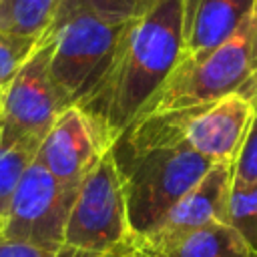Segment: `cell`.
<instances>
[{"instance_id":"6da1fadb","label":"cell","mask_w":257,"mask_h":257,"mask_svg":"<svg viewBox=\"0 0 257 257\" xmlns=\"http://www.w3.org/2000/svg\"><path fill=\"white\" fill-rule=\"evenodd\" d=\"M181 58L183 0H153L128 24L102 90L84 108L110 149L147 112Z\"/></svg>"},{"instance_id":"7a4b0ae2","label":"cell","mask_w":257,"mask_h":257,"mask_svg":"<svg viewBox=\"0 0 257 257\" xmlns=\"http://www.w3.org/2000/svg\"><path fill=\"white\" fill-rule=\"evenodd\" d=\"M253 118V102L235 92L205 106L147 114L128 137L133 155L159 147H189L213 163H235Z\"/></svg>"},{"instance_id":"3957f363","label":"cell","mask_w":257,"mask_h":257,"mask_svg":"<svg viewBox=\"0 0 257 257\" xmlns=\"http://www.w3.org/2000/svg\"><path fill=\"white\" fill-rule=\"evenodd\" d=\"M133 20L76 14L56 30L50 74L66 106L88 108L102 90Z\"/></svg>"},{"instance_id":"277c9868","label":"cell","mask_w":257,"mask_h":257,"mask_svg":"<svg viewBox=\"0 0 257 257\" xmlns=\"http://www.w3.org/2000/svg\"><path fill=\"white\" fill-rule=\"evenodd\" d=\"M215 163L189 147L135 153L124 173L128 225L135 241L151 233Z\"/></svg>"},{"instance_id":"5b68a950","label":"cell","mask_w":257,"mask_h":257,"mask_svg":"<svg viewBox=\"0 0 257 257\" xmlns=\"http://www.w3.org/2000/svg\"><path fill=\"white\" fill-rule=\"evenodd\" d=\"M64 243L90 253H116L137 247L128 225L124 173L114 149L106 151L78 185Z\"/></svg>"},{"instance_id":"8992f818","label":"cell","mask_w":257,"mask_h":257,"mask_svg":"<svg viewBox=\"0 0 257 257\" xmlns=\"http://www.w3.org/2000/svg\"><path fill=\"white\" fill-rule=\"evenodd\" d=\"M251 72L253 32L249 18L233 38L215 50L197 58H181L179 66L173 70L143 116L205 106L229 94L241 92L249 82Z\"/></svg>"},{"instance_id":"52a82bcc","label":"cell","mask_w":257,"mask_h":257,"mask_svg":"<svg viewBox=\"0 0 257 257\" xmlns=\"http://www.w3.org/2000/svg\"><path fill=\"white\" fill-rule=\"evenodd\" d=\"M52 48L54 36L42 34L22 68L0 90V145L40 147L58 114L68 108L50 74Z\"/></svg>"},{"instance_id":"ba28073f","label":"cell","mask_w":257,"mask_h":257,"mask_svg":"<svg viewBox=\"0 0 257 257\" xmlns=\"http://www.w3.org/2000/svg\"><path fill=\"white\" fill-rule=\"evenodd\" d=\"M78 187H70L32 161L22 173L2 217L0 237L48 251L64 247L66 223Z\"/></svg>"},{"instance_id":"9c48e42d","label":"cell","mask_w":257,"mask_h":257,"mask_svg":"<svg viewBox=\"0 0 257 257\" xmlns=\"http://www.w3.org/2000/svg\"><path fill=\"white\" fill-rule=\"evenodd\" d=\"M231 187L233 163H215L207 175L169 211V215L151 233L137 241V249L145 253H159L195 231L227 223Z\"/></svg>"},{"instance_id":"30bf717a","label":"cell","mask_w":257,"mask_h":257,"mask_svg":"<svg viewBox=\"0 0 257 257\" xmlns=\"http://www.w3.org/2000/svg\"><path fill=\"white\" fill-rule=\"evenodd\" d=\"M106 151L110 147L94 118L80 106H68L42 139L34 161L58 181L78 187Z\"/></svg>"},{"instance_id":"8fae6325","label":"cell","mask_w":257,"mask_h":257,"mask_svg":"<svg viewBox=\"0 0 257 257\" xmlns=\"http://www.w3.org/2000/svg\"><path fill=\"white\" fill-rule=\"evenodd\" d=\"M257 0H183V58L203 56L233 38Z\"/></svg>"},{"instance_id":"7c38bea8","label":"cell","mask_w":257,"mask_h":257,"mask_svg":"<svg viewBox=\"0 0 257 257\" xmlns=\"http://www.w3.org/2000/svg\"><path fill=\"white\" fill-rule=\"evenodd\" d=\"M153 257H253V249L227 223L211 225L187 235L175 245L149 253Z\"/></svg>"},{"instance_id":"4fadbf2b","label":"cell","mask_w":257,"mask_h":257,"mask_svg":"<svg viewBox=\"0 0 257 257\" xmlns=\"http://www.w3.org/2000/svg\"><path fill=\"white\" fill-rule=\"evenodd\" d=\"M58 0H4L0 6V30L40 38L56 10Z\"/></svg>"},{"instance_id":"5bb4252c","label":"cell","mask_w":257,"mask_h":257,"mask_svg":"<svg viewBox=\"0 0 257 257\" xmlns=\"http://www.w3.org/2000/svg\"><path fill=\"white\" fill-rule=\"evenodd\" d=\"M153 0H58L54 18L46 32L56 30L76 14H96L108 20H135L139 18Z\"/></svg>"},{"instance_id":"9a60e30c","label":"cell","mask_w":257,"mask_h":257,"mask_svg":"<svg viewBox=\"0 0 257 257\" xmlns=\"http://www.w3.org/2000/svg\"><path fill=\"white\" fill-rule=\"evenodd\" d=\"M227 225L243 237L253 253H257V183H233L227 203Z\"/></svg>"},{"instance_id":"2e32d148","label":"cell","mask_w":257,"mask_h":257,"mask_svg":"<svg viewBox=\"0 0 257 257\" xmlns=\"http://www.w3.org/2000/svg\"><path fill=\"white\" fill-rule=\"evenodd\" d=\"M36 153H38V147L0 145V219L4 217V213L8 209V203L12 199V193L18 185L22 173L36 159Z\"/></svg>"},{"instance_id":"e0dca14e","label":"cell","mask_w":257,"mask_h":257,"mask_svg":"<svg viewBox=\"0 0 257 257\" xmlns=\"http://www.w3.org/2000/svg\"><path fill=\"white\" fill-rule=\"evenodd\" d=\"M36 36L0 30V90L16 76L36 46Z\"/></svg>"},{"instance_id":"ac0fdd59","label":"cell","mask_w":257,"mask_h":257,"mask_svg":"<svg viewBox=\"0 0 257 257\" xmlns=\"http://www.w3.org/2000/svg\"><path fill=\"white\" fill-rule=\"evenodd\" d=\"M135 249L116 251V253H90V251H82V249L64 245L56 251H48V249H40V247H32V245L12 243V241H6L0 237V257H133Z\"/></svg>"},{"instance_id":"d6986e66","label":"cell","mask_w":257,"mask_h":257,"mask_svg":"<svg viewBox=\"0 0 257 257\" xmlns=\"http://www.w3.org/2000/svg\"><path fill=\"white\" fill-rule=\"evenodd\" d=\"M233 183H257V98L253 100V118L243 141V147L233 163Z\"/></svg>"},{"instance_id":"ffe728a7","label":"cell","mask_w":257,"mask_h":257,"mask_svg":"<svg viewBox=\"0 0 257 257\" xmlns=\"http://www.w3.org/2000/svg\"><path fill=\"white\" fill-rule=\"evenodd\" d=\"M251 32H253V72H251L249 82L245 84V88L239 94L247 96L253 102L257 98V4L253 10V16H251Z\"/></svg>"},{"instance_id":"44dd1931","label":"cell","mask_w":257,"mask_h":257,"mask_svg":"<svg viewBox=\"0 0 257 257\" xmlns=\"http://www.w3.org/2000/svg\"><path fill=\"white\" fill-rule=\"evenodd\" d=\"M133 257H153V255H149V253H145V251H141V249H135V255Z\"/></svg>"},{"instance_id":"7402d4cb","label":"cell","mask_w":257,"mask_h":257,"mask_svg":"<svg viewBox=\"0 0 257 257\" xmlns=\"http://www.w3.org/2000/svg\"><path fill=\"white\" fill-rule=\"evenodd\" d=\"M0 229H2V219H0Z\"/></svg>"},{"instance_id":"603a6c76","label":"cell","mask_w":257,"mask_h":257,"mask_svg":"<svg viewBox=\"0 0 257 257\" xmlns=\"http://www.w3.org/2000/svg\"><path fill=\"white\" fill-rule=\"evenodd\" d=\"M2 2H4V0H0V6H2Z\"/></svg>"},{"instance_id":"cb8c5ba5","label":"cell","mask_w":257,"mask_h":257,"mask_svg":"<svg viewBox=\"0 0 257 257\" xmlns=\"http://www.w3.org/2000/svg\"><path fill=\"white\" fill-rule=\"evenodd\" d=\"M253 257H257V253H253Z\"/></svg>"}]
</instances>
